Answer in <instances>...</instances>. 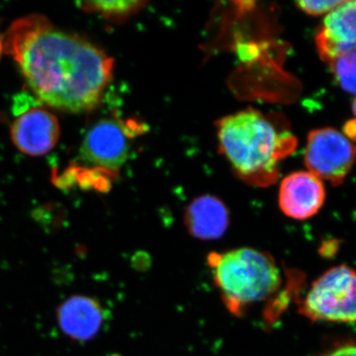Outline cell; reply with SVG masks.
Here are the masks:
<instances>
[{
  "label": "cell",
  "instance_id": "1",
  "mask_svg": "<svg viewBox=\"0 0 356 356\" xmlns=\"http://www.w3.org/2000/svg\"><path fill=\"white\" fill-rule=\"evenodd\" d=\"M6 51L35 95L60 111L95 108L113 72V58L106 53L56 29L41 15L16 21L7 33Z\"/></svg>",
  "mask_w": 356,
  "mask_h": 356
},
{
  "label": "cell",
  "instance_id": "2",
  "mask_svg": "<svg viewBox=\"0 0 356 356\" xmlns=\"http://www.w3.org/2000/svg\"><path fill=\"white\" fill-rule=\"evenodd\" d=\"M281 121L248 108L217 122L220 151L247 184H273L280 175L278 163L296 149V138Z\"/></svg>",
  "mask_w": 356,
  "mask_h": 356
},
{
  "label": "cell",
  "instance_id": "3",
  "mask_svg": "<svg viewBox=\"0 0 356 356\" xmlns=\"http://www.w3.org/2000/svg\"><path fill=\"white\" fill-rule=\"evenodd\" d=\"M215 284L225 305L234 315L268 298L281 285L280 269L270 254L243 248L208 257Z\"/></svg>",
  "mask_w": 356,
  "mask_h": 356
},
{
  "label": "cell",
  "instance_id": "4",
  "mask_svg": "<svg viewBox=\"0 0 356 356\" xmlns=\"http://www.w3.org/2000/svg\"><path fill=\"white\" fill-rule=\"evenodd\" d=\"M300 313L313 322H356V271L348 266L325 271L307 293Z\"/></svg>",
  "mask_w": 356,
  "mask_h": 356
},
{
  "label": "cell",
  "instance_id": "5",
  "mask_svg": "<svg viewBox=\"0 0 356 356\" xmlns=\"http://www.w3.org/2000/svg\"><path fill=\"white\" fill-rule=\"evenodd\" d=\"M356 163V145L336 129L322 128L308 136L305 163L309 172L334 185L343 184Z\"/></svg>",
  "mask_w": 356,
  "mask_h": 356
},
{
  "label": "cell",
  "instance_id": "6",
  "mask_svg": "<svg viewBox=\"0 0 356 356\" xmlns=\"http://www.w3.org/2000/svg\"><path fill=\"white\" fill-rule=\"evenodd\" d=\"M142 127L135 122L130 126L114 119L98 121L84 138L81 159L97 166V170L111 175L117 173L127 161L131 138Z\"/></svg>",
  "mask_w": 356,
  "mask_h": 356
},
{
  "label": "cell",
  "instance_id": "7",
  "mask_svg": "<svg viewBox=\"0 0 356 356\" xmlns=\"http://www.w3.org/2000/svg\"><path fill=\"white\" fill-rule=\"evenodd\" d=\"M318 56L325 63L356 51V0L343 1L327 13L316 36Z\"/></svg>",
  "mask_w": 356,
  "mask_h": 356
},
{
  "label": "cell",
  "instance_id": "8",
  "mask_svg": "<svg viewBox=\"0 0 356 356\" xmlns=\"http://www.w3.org/2000/svg\"><path fill=\"white\" fill-rule=\"evenodd\" d=\"M11 137L22 153L43 156L54 149L60 137L57 117L42 108L26 110L14 121Z\"/></svg>",
  "mask_w": 356,
  "mask_h": 356
},
{
  "label": "cell",
  "instance_id": "9",
  "mask_svg": "<svg viewBox=\"0 0 356 356\" xmlns=\"http://www.w3.org/2000/svg\"><path fill=\"white\" fill-rule=\"evenodd\" d=\"M325 199L322 180L310 172H293L280 185V209L292 219L301 221L315 216Z\"/></svg>",
  "mask_w": 356,
  "mask_h": 356
},
{
  "label": "cell",
  "instance_id": "10",
  "mask_svg": "<svg viewBox=\"0 0 356 356\" xmlns=\"http://www.w3.org/2000/svg\"><path fill=\"white\" fill-rule=\"evenodd\" d=\"M104 310L97 299L86 295H72L57 309L58 327L72 341L86 343L102 331Z\"/></svg>",
  "mask_w": 356,
  "mask_h": 356
},
{
  "label": "cell",
  "instance_id": "11",
  "mask_svg": "<svg viewBox=\"0 0 356 356\" xmlns=\"http://www.w3.org/2000/svg\"><path fill=\"white\" fill-rule=\"evenodd\" d=\"M184 222L194 238L216 240L228 229V208L214 196H200L189 204L185 212Z\"/></svg>",
  "mask_w": 356,
  "mask_h": 356
},
{
  "label": "cell",
  "instance_id": "12",
  "mask_svg": "<svg viewBox=\"0 0 356 356\" xmlns=\"http://www.w3.org/2000/svg\"><path fill=\"white\" fill-rule=\"evenodd\" d=\"M145 4L144 1H83L79 6L88 13L102 14L107 19L122 21L138 13Z\"/></svg>",
  "mask_w": 356,
  "mask_h": 356
},
{
  "label": "cell",
  "instance_id": "13",
  "mask_svg": "<svg viewBox=\"0 0 356 356\" xmlns=\"http://www.w3.org/2000/svg\"><path fill=\"white\" fill-rule=\"evenodd\" d=\"M330 65L339 86L356 95V51L341 56L330 63Z\"/></svg>",
  "mask_w": 356,
  "mask_h": 356
},
{
  "label": "cell",
  "instance_id": "14",
  "mask_svg": "<svg viewBox=\"0 0 356 356\" xmlns=\"http://www.w3.org/2000/svg\"><path fill=\"white\" fill-rule=\"evenodd\" d=\"M343 1L324 0V1H298L296 6L309 15L318 16L330 13Z\"/></svg>",
  "mask_w": 356,
  "mask_h": 356
},
{
  "label": "cell",
  "instance_id": "15",
  "mask_svg": "<svg viewBox=\"0 0 356 356\" xmlns=\"http://www.w3.org/2000/svg\"><path fill=\"white\" fill-rule=\"evenodd\" d=\"M325 356H356V344L339 346L336 350L330 351Z\"/></svg>",
  "mask_w": 356,
  "mask_h": 356
},
{
  "label": "cell",
  "instance_id": "16",
  "mask_svg": "<svg viewBox=\"0 0 356 356\" xmlns=\"http://www.w3.org/2000/svg\"><path fill=\"white\" fill-rule=\"evenodd\" d=\"M353 113H355V117H356V97H355V99L353 100Z\"/></svg>",
  "mask_w": 356,
  "mask_h": 356
}]
</instances>
